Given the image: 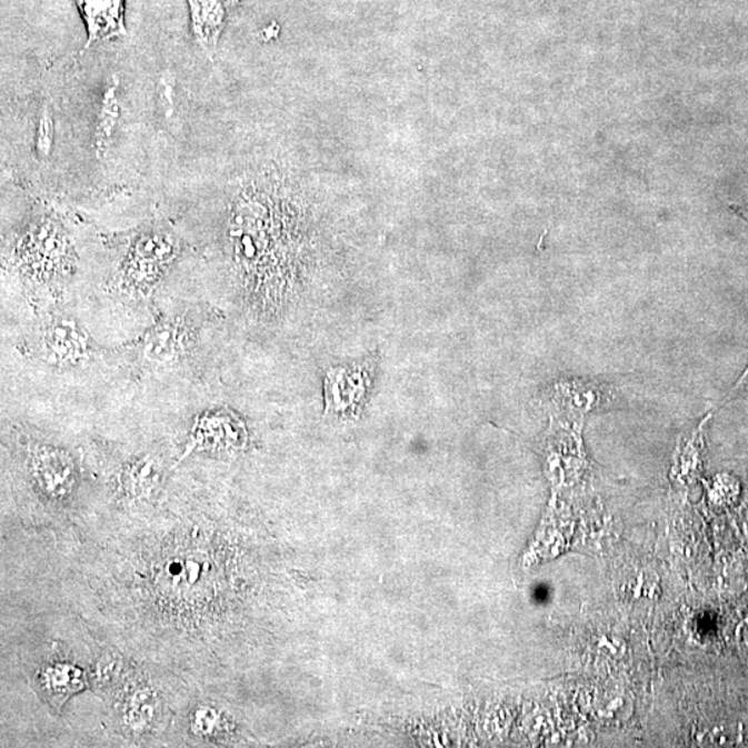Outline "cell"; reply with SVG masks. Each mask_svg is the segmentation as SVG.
I'll return each mask as SVG.
<instances>
[{
    "label": "cell",
    "mask_w": 748,
    "mask_h": 748,
    "mask_svg": "<svg viewBox=\"0 0 748 748\" xmlns=\"http://www.w3.org/2000/svg\"><path fill=\"white\" fill-rule=\"evenodd\" d=\"M179 251L178 240L171 230L149 228L142 230L129 246L120 268V285L132 292H146L170 268Z\"/></svg>",
    "instance_id": "obj_1"
},
{
    "label": "cell",
    "mask_w": 748,
    "mask_h": 748,
    "mask_svg": "<svg viewBox=\"0 0 748 748\" xmlns=\"http://www.w3.org/2000/svg\"><path fill=\"white\" fill-rule=\"evenodd\" d=\"M69 241L58 225L43 221L32 225L22 236L19 266L26 277L48 280L60 277L70 257Z\"/></svg>",
    "instance_id": "obj_2"
},
{
    "label": "cell",
    "mask_w": 748,
    "mask_h": 748,
    "mask_svg": "<svg viewBox=\"0 0 748 748\" xmlns=\"http://www.w3.org/2000/svg\"><path fill=\"white\" fill-rule=\"evenodd\" d=\"M375 377V358L330 368L325 377L326 413L339 418L361 413L372 393Z\"/></svg>",
    "instance_id": "obj_3"
},
{
    "label": "cell",
    "mask_w": 748,
    "mask_h": 748,
    "mask_svg": "<svg viewBox=\"0 0 748 748\" xmlns=\"http://www.w3.org/2000/svg\"><path fill=\"white\" fill-rule=\"evenodd\" d=\"M616 399L617 393L610 385L584 377L562 379L552 387L555 407L568 418L585 419L595 410L610 407Z\"/></svg>",
    "instance_id": "obj_4"
},
{
    "label": "cell",
    "mask_w": 748,
    "mask_h": 748,
    "mask_svg": "<svg viewBox=\"0 0 748 748\" xmlns=\"http://www.w3.org/2000/svg\"><path fill=\"white\" fill-rule=\"evenodd\" d=\"M86 21V50L100 41L126 37V0H76Z\"/></svg>",
    "instance_id": "obj_5"
},
{
    "label": "cell",
    "mask_w": 748,
    "mask_h": 748,
    "mask_svg": "<svg viewBox=\"0 0 748 748\" xmlns=\"http://www.w3.org/2000/svg\"><path fill=\"white\" fill-rule=\"evenodd\" d=\"M187 340V331L181 323L164 320L146 335L140 346V353L144 361L166 367L176 363L183 356Z\"/></svg>",
    "instance_id": "obj_6"
},
{
    "label": "cell",
    "mask_w": 748,
    "mask_h": 748,
    "mask_svg": "<svg viewBox=\"0 0 748 748\" xmlns=\"http://www.w3.org/2000/svg\"><path fill=\"white\" fill-rule=\"evenodd\" d=\"M188 4L191 33L208 58L212 59L227 21L223 0H188Z\"/></svg>",
    "instance_id": "obj_7"
},
{
    "label": "cell",
    "mask_w": 748,
    "mask_h": 748,
    "mask_svg": "<svg viewBox=\"0 0 748 748\" xmlns=\"http://www.w3.org/2000/svg\"><path fill=\"white\" fill-rule=\"evenodd\" d=\"M44 348L60 363H76L88 356L89 342L86 333L69 319H56L44 330Z\"/></svg>",
    "instance_id": "obj_8"
},
{
    "label": "cell",
    "mask_w": 748,
    "mask_h": 748,
    "mask_svg": "<svg viewBox=\"0 0 748 748\" xmlns=\"http://www.w3.org/2000/svg\"><path fill=\"white\" fill-rule=\"evenodd\" d=\"M37 677L39 688L53 708L63 706L69 697L82 690L86 685L81 669L66 662L49 664Z\"/></svg>",
    "instance_id": "obj_9"
},
{
    "label": "cell",
    "mask_w": 748,
    "mask_h": 748,
    "mask_svg": "<svg viewBox=\"0 0 748 748\" xmlns=\"http://www.w3.org/2000/svg\"><path fill=\"white\" fill-rule=\"evenodd\" d=\"M33 472L44 491L53 495H63L72 483L71 460L52 449H42L33 457Z\"/></svg>",
    "instance_id": "obj_10"
},
{
    "label": "cell",
    "mask_w": 748,
    "mask_h": 748,
    "mask_svg": "<svg viewBox=\"0 0 748 748\" xmlns=\"http://www.w3.org/2000/svg\"><path fill=\"white\" fill-rule=\"evenodd\" d=\"M156 697L149 689L134 691L127 702V722L134 730L148 728L156 716Z\"/></svg>",
    "instance_id": "obj_11"
},
{
    "label": "cell",
    "mask_w": 748,
    "mask_h": 748,
    "mask_svg": "<svg viewBox=\"0 0 748 748\" xmlns=\"http://www.w3.org/2000/svg\"><path fill=\"white\" fill-rule=\"evenodd\" d=\"M218 712L210 707L199 708L191 717V725H193L195 732L201 736H212L218 734L219 728Z\"/></svg>",
    "instance_id": "obj_12"
},
{
    "label": "cell",
    "mask_w": 748,
    "mask_h": 748,
    "mask_svg": "<svg viewBox=\"0 0 748 748\" xmlns=\"http://www.w3.org/2000/svg\"><path fill=\"white\" fill-rule=\"evenodd\" d=\"M748 391V365L744 372L739 376V379L735 381V385L730 390L728 391L727 396H725L724 401L719 403V407H724L725 403H728L729 401H732L736 397H739L740 393H745Z\"/></svg>",
    "instance_id": "obj_13"
},
{
    "label": "cell",
    "mask_w": 748,
    "mask_h": 748,
    "mask_svg": "<svg viewBox=\"0 0 748 748\" xmlns=\"http://www.w3.org/2000/svg\"><path fill=\"white\" fill-rule=\"evenodd\" d=\"M730 208H732V210L736 213H738V216L741 219H745V221L748 223V210H746V208H741V207H738V206H730Z\"/></svg>",
    "instance_id": "obj_14"
}]
</instances>
